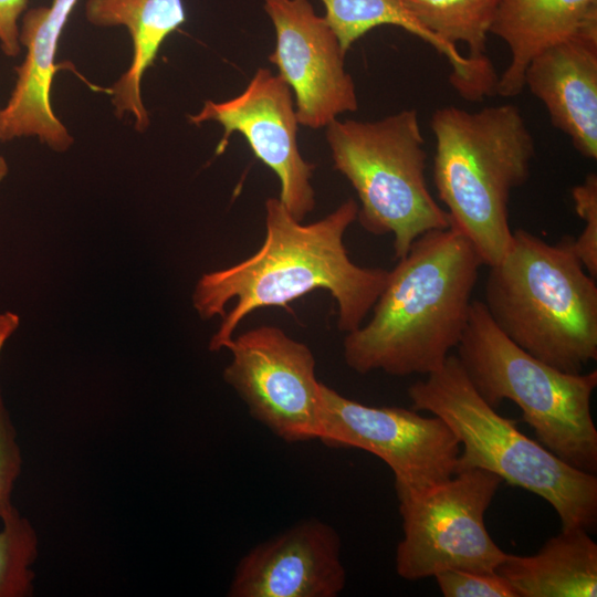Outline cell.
I'll return each instance as SVG.
<instances>
[{
    "label": "cell",
    "instance_id": "cell-1",
    "mask_svg": "<svg viewBox=\"0 0 597 597\" xmlns=\"http://www.w3.org/2000/svg\"><path fill=\"white\" fill-rule=\"evenodd\" d=\"M265 237L256 252L198 280L192 305L202 320L221 317L209 349H227L239 324L253 311L289 303L313 291H327L337 304V327L358 328L386 285L389 271L354 263L344 243L356 221L358 202L349 198L322 219L302 223L279 198L265 203Z\"/></svg>",
    "mask_w": 597,
    "mask_h": 597
},
{
    "label": "cell",
    "instance_id": "cell-2",
    "mask_svg": "<svg viewBox=\"0 0 597 597\" xmlns=\"http://www.w3.org/2000/svg\"><path fill=\"white\" fill-rule=\"evenodd\" d=\"M483 262L454 226L423 233L389 271L366 324L346 333L354 371L428 375L440 368L467 327Z\"/></svg>",
    "mask_w": 597,
    "mask_h": 597
},
{
    "label": "cell",
    "instance_id": "cell-3",
    "mask_svg": "<svg viewBox=\"0 0 597 597\" xmlns=\"http://www.w3.org/2000/svg\"><path fill=\"white\" fill-rule=\"evenodd\" d=\"M517 346L554 368L583 373L597 359V285L573 250V238L548 243L523 229L494 265L482 301Z\"/></svg>",
    "mask_w": 597,
    "mask_h": 597
},
{
    "label": "cell",
    "instance_id": "cell-4",
    "mask_svg": "<svg viewBox=\"0 0 597 597\" xmlns=\"http://www.w3.org/2000/svg\"><path fill=\"white\" fill-rule=\"evenodd\" d=\"M430 126L438 197L451 224L468 238L483 264L492 266L512 243L510 193L530 177L534 137L513 104L475 112L441 107Z\"/></svg>",
    "mask_w": 597,
    "mask_h": 597
},
{
    "label": "cell",
    "instance_id": "cell-5",
    "mask_svg": "<svg viewBox=\"0 0 597 597\" xmlns=\"http://www.w3.org/2000/svg\"><path fill=\"white\" fill-rule=\"evenodd\" d=\"M411 408L440 418L460 446L455 472L479 468L553 506L562 528L591 532L597 524V476L526 437L476 391L455 355L408 388Z\"/></svg>",
    "mask_w": 597,
    "mask_h": 597
},
{
    "label": "cell",
    "instance_id": "cell-6",
    "mask_svg": "<svg viewBox=\"0 0 597 597\" xmlns=\"http://www.w3.org/2000/svg\"><path fill=\"white\" fill-rule=\"evenodd\" d=\"M455 349L470 381L491 407L513 401L543 447L569 465L596 474L591 398L597 370L570 374L537 359L512 342L476 300Z\"/></svg>",
    "mask_w": 597,
    "mask_h": 597
},
{
    "label": "cell",
    "instance_id": "cell-7",
    "mask_svg": "<svg viewBox=\"0 0 597 597\" xmlns=\"http://www.w3.org/2000/svg\"><path fill=\"white\" fill-rule=\"evenodd\" d=\"M333 167L355 189L360 226L391 233L398 260L426 232L450 227L426 180L427 153L418 112L402 109L377 121L338 118L325 132Z\"/></svg>",
    "mask_w": 597,
    "mask_h": 597
},
{
    "label": "cell",
    "instance_id": "cell-8",
    "mask_svg": "<svg viewBox=\"0 0 597 597\" xmlns=\"http://www.w3.org/2000/svg\"><path fill=\"white\" fill-rule=\"evenodd\" d=\"M502 482L490 471L471 468L400 501L398 576L419 580L449 569L496 572L507 553L490 536L484 517Z\"/></svg>",
    "mask_w": 597,
    "mask_h": 597
},
{
    "label": "cell",
    "instance_id": "cell-9",
    "mask_svg": "<svg viewBox=\"0 0 597 597\" xmlns=\"http://www.w3.org/2000/svg\"><path fill=\"white\" fill-rule=\"evenodd\" d=\"M318 439L333 448L362 449L383 460L394 473L398 502L452 476L461 449L452 430L433 415L367 406L324 384Z\"/></svg>",
    "mask_w": 597,
    "mask_h": 597
},
{
    "label": "cell",
    "instance_id": "cell-10",
    "mask_svg": "<svg viewBox=\"0 0 597 597\" xmlns=\"http://www.w3.org/2000/svg\"><path fill=\"white\" fill-rule=\"evenodd\" d=\"M224 381L252 418L287 443L318 439L321 384L311 348L282 328L260 325L233 337Z\"/></svg>",
    "mask_w": 597,
    "mask_h": 597
},
{
    "label": "cell",
    "instance_id": "cell-11",
    "mask_svg": "<svg viewBox=\"0 0 597 597\" xmlns=\"http://www.w3.org/2000/svg\"><path fill=\"white\" fill-rule=\"evenodd\" d=\"M188 121L193 125H221L223 136L218 149L227 145L233 133L241 134L254 156L279 178V199L292 217L303 221L314 210L315 165L301 154L294 96L277 74L259 67L239 95L221 102L208 100Z\"/></svg>",
    "mask_w": 597,
    "mask_h": 597
},
{
    "label": "cell",
    "instance_id": "cell-12",
    "mask_svg": "<svg viewBox=\"0 0 597 597\" xmlns=\"http://www.w3.org/2000/svg\"><path fill=\"white\" fill-rule=\"evenodd\" d=\"M275 31L269 61L294 96L301 126L326 128L344 113L356 112L353 76L346 71L338 38L310 0H263Z\"/></svg>",
    "mask_w": 597,
    "mask_h": 597
},
{
    "label": "cell",
    "instance_id": "cell-13",
    "mask_svg": "<svg viewBox=\"0 0 597 597\" xmlns=\"http://www.w3.org/2000/svg\"><path fill=\"white\" fill-rule=\"evenodd\" d=\"M341 537L327 523H295L237 564L229 597H336L346 585Z\"/></svg>",
    "mask_w": 597,
    "mask_h": 597
},
{
    "label": "cell",
    "instance_id": "cell-14",
    "mask_svg": "<svg viewBox=\"0 0 597 597\" xmlns=\"http://www.w3.org/2000/svg\"><path fill=\"white\" fill-rule=\"evenodd\" d=\"M78 0H53L27 10L19 25L23 62L15 67L11 95L0 107V143L36 137L55 151H65L74 139L54 114L51 87L57 71L55 56L66 22Z\"/></svg>",
    "mask_w": 597,
    "mask_h": 597
},
{
    "label": "cell",
    "instance_id": "cell-15",
    "mask_svg": "<svg viewBox=\"0 0 597 597\" xmlns=\"http://www.w3.org/2000/svg\"><path fill=\"white\" fill-rule=\"evenodd\" d=\"M524 85L574 148L596 159L597 36L575 38L543 51L528 64Z\"/></svg>",
    "mask_w": 597,
    "mask_h": 597
},
{
    "label": "cell",
    "instance_id": "cell-16",
    "mask_svg": "<svg viewBox=\"0 0 597 597\" xmlns=\"http://www.w3.org/2000/svg\"><path fill=\"white\" fill-rule=\"evenodd\" d=\"M490 33L509 48L496 94L519 95L525 71L543 51L580 36H597V0H501Z\"/></svg>",
    "mask_w": 597,
    "mask_h": 597
},
{
    "label": "cell",
    "instance_id": "cell-17",
    "mask_svg": "<svg viewBox=\"0 0 597 597\" xmlns=\"http://www.w3.org/2000/svg\"><path fill=\"white\" fill-rule=\"evenodd\" d=\"M85 18L96 27L126 28L132 39V61L111 87L118 117L132 115L135 128H148L149 117L142 98V78L154 64L164 41L186 22L182 0H86Z\"/></svg>",
    "mask_w": 597,
    "mask_h": 597
},
{
    "label": "cell",
    "instance_id": "cell-18",
    "mask_svg": "<svg viewBox=\"0 0 597 597\" xmlns=\"http://www.w3.org/2000/svg\"><path fill=\"white\" fill-rule=\"evenodd\" d=\"M323 15L347 53L367 32L380 25H394L430 44L451 65L450 83L463 98L475 102L495 94L498 75L489 59L473 60L460 53L457 45L427 30L402 0H321Z\"/></svg>",
    "mask_w": 597,
    "mask_h": 597
},
{
    "label": "cell",
    "instance_id": "cell-19",
    "mask_svg": "<svg viewBox=\"0 0 597 597\" xmlns=\"http://www.w3.org/2000/svg\"><path fill=\"white\" fill-rule=\"evenodd\" d=\"M496 572L517 597H595L597 544L584 528H562L534 555L507 554Z\"/></svg>",
    "mask_w": 597,
    "mask_h": 597
},
{
    "label": "cell",
    "instance_id": "cell-20",
    "mask_svg": "<svg viewBox=\"0 0 597 597\" xmlns=\"http://www.w3.org/2000/svg\"><path fill=\"white\" fill-rule=\"evenodd\" d=\"M412 15L442 41L464 43L469 57L486 60L488 34L501 0H402Z\"/></svg>",
    "mask_w": 597,
    "mask_h": 597
},
{
    "label": "cell",
    "instance_id": "cell-21",
    "mask_svg": "<svg viewBox=\"0 0 597 597\" xmlns=\"http://www.w3.org/2000/svg\"><path fill=\"white\" fill-rule=\"evenodd\" d=\"M0 597H27L33 593L32 565L38 557V535L15 507L1 519Z\"/></svg>",
    "mask_w": 597,
    "mask_h": 597
},
{
    "label": "cell",
    "instance_id": "cell-22",
    "mask_svg": "<svg viewBox=\"0 0 597 597\" xmlns=\"http://www.w3.org/2000/svg\"><path fill=\"white\" fill-rule=\"evenodd\" d=\"M572 198L578 217L585 226L573 238V250L587 273L597 277V175L588 174L584 181L572 189Z\"/></svg>",
    "mask_w": 597,
    "mask_h": 597
},
{
    "label": "cell",
    "instance_id": "cell-23",
    "mask_svg": "<svg viewBox=\"0 0 597 597\" xmlns=\"http://www.w3.org/2000/svg\"><path fill=\"white\" fill-rule=\"evenodd\" d=\"M434 578L444 597H517L509 582L498 572L449 569L437 574Z\"/></svg>",
    "mask_w": 597,
    "mask_h": 597
},
{
    "label": "cell",
    "instance_id": "cell-24",
    "mask_svg": "<svg viewBox=\"0 0 597 597\" xmlns=\"http://www.w3.org/2000/svg\"><path fill=\"white\" fill-rule=\"evenodd\" d=\"M22 469L17 431L0 390V519L14 506L11 495Z\"/></svg>",
    "mask_w": 597,
    "mask_h": 597
},
{
    "label": "cell",
    "instance_id": "cell-25",
    "mask_svg": "<svg viewBox=\"0 0 597 597\" xmlns=\"http://www.w3.org/2000/svg\"><path fill=\"white\" fill-rule=\"evenodd\" d=\"M28 0H0V48L8 57L19 55V20L28 10Z\"/></svg>",
    "mask_w": 597,
    "mask_h": 597
},
{
    "label": "cell",
    "instance_id": "cell-26",
    "mask_svg": "<svg viewBox=\"0 0 597 597\" xmlns=\"http://www.w3.org/2000/svg\"><path fill=\"white\" fill-rule=\"evenodd\" d=\"M20 324L19 316L13 312L0 313V354Z\"/></svg>",
    "mask_w": 597,
    "mask_h": 597
},
{
    "label": "cell",
    "instance_id": "cell-27",
    "mask_svg": "<svg viewBox=\"0 0 597 597\" xmlns=\"http://www.w3.org/2000/svg\"><path fill=\"white\" fill-rule=\"evenodd\" d=\"M8 164L3 156L0 155V181L7 176L8 174Z\"/></svg>",
    "mask_w": 597,
    "mask_h": 597
}]
</instances>
